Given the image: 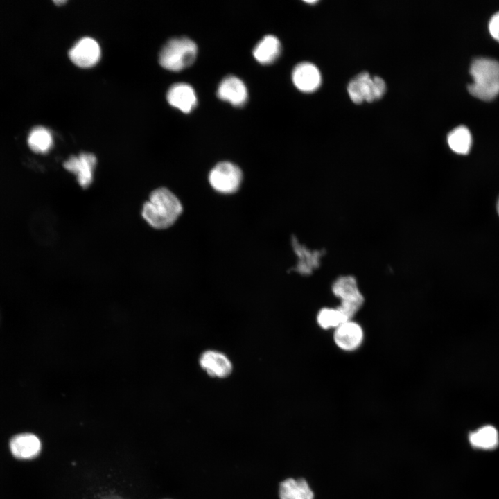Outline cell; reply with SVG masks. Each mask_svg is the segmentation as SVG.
<instances>
[{
    "mask_svg": "<svg viewBox=\"0 0 499 499\" xmlns=\"http://www.w3.org/2000/svg\"><path fill=\"white\" fill-rule=\"evenodd\" d=\"M374 89L375 99H380L386 90L385 82L383 78L378 76H374L372 78Z\"/></svg>",
    "mask_w": 499,
    "mask_h": 499,
    "instance_id": "23",
    "label": "cell"
},
{
    "mask_svg": "<svg viewBox=\"0 0 499 499\" xmlns=\"http://www.w3.org/2000/svg\"><path fill=\"white\" fill-rule=\"evenodd\" d=\"M182 211L178 198L168 189L159 187L150 194L143 205L141 215L152 227L163 229L172 226Z\"/></svg>",
    "mask_w": 499,
    "mask_h": 499,
    "instance_id": "1",
    "label": "cell"
},
{
    "mask_svg": "<svg viewBox=\"0 0 499 499\" xmlns=\"http://www.w3.org/2000/svg\"><path fill=\"white\" fill-rule=\"evenodd\" d=\"M280 499H314V492L304 478H288L279 485Z\"/></svg>",
    "mask_w": 499,
    "mask_h": 499,
    "instance_id": "16",
    "label": "cell"
},
{
    "mask_svg": "<svg viewBox=\"0 0 499 499\" xmlns=\"http://www.w3.org/2000/svg\"><path fill=\"white\" fill-rule=\"evenodd\" d=\"M364 333L362 327L351 320L341 324L335 329L333 339L336 345L344 351H351L362 344Z\"/></svg>",
    "mask_w": 499,
    "mask_h": 499,
    "instance_id": "9",
    "label": "cell"
},
{
    "mask_svg": "<svg viewBox=\"0 0 499 499\" xmlns=\"http://www.w3.org/2000/svg\"><path fill=\"white\" fill-rule=\"evenodd\" d=\"M28 143L33 151L37 153H46L53 146L51 133L44 127H36L30 132Z\"/></svg>",
    "mask_w": 499,
    "mask_h": 499,
    "instance_id": "20",
    "label": "cell"
},
{
    "mask_svg": "<svg viewBox=\"0 0 499 499\" xmlns=\"http://www.w3.org/2000/svg\"><path fill=\"white\" fill-rule=\"evenodd\" d=\"M281 49V44L278 38L268 35L256 44L253 50V55L261 64H268L277 60Z\"/></svg>",
    "mask_w": 499,
    "mask_h": 499,
    "instance_id": "17",
    "label": "cell"
},
{
    "mask_svg": "<svg viewBox=\"0 0 499 499\" xmlns=\"http://www.w3.org/2000/svg\"><path fill=\"white\" fill-rule=\"evenodd\" d=\"M469 440L474 448L490 450L496 448L498 445L499 435L495 427L487 425L470 432Z\"/></svg>",
    "mask_w": 499,
    "mask_h": 499,
    "instance_id": "18",
    "label": "cell"
},
{
    "mask_svg": "<svg viewBox=\"0 0 499 499\" xmlns=\"http://www.w3.org/2000/svg\"><path fill=\"white\" fill-rule=\"evenodd\" d=\"M293 249L298 256V262L294 270L307 275L319 266L322 251H310L299 244L295 236L292 238Z\"/></svg>",
    "mask_w": 499,
    "mask_h": 499,
    "instance_id": "15",
    "label": "cell"
},
{
    "mask_svg": "<svg viewBox=\"0 0 499 499\" xmlns=\"http://www.w3.org/2000/svg\"><path fill=\"white\" fill-rule=\"evenodd\" d=\"M347 321L338 307L335 308H323L317 315V322L319 326L324 329H336Z\"/></svg>",
    "mask_w": 499,
    "mask_h": 499,
    "instance_id": "21",
    "label": "cell"
},
{
    "mask_svg": "<svg viewBox=\"0 0 499 499\" xmlns=\"http://www.w3.org/2000/svg\"><path fill=\"white\" fill-rule=\"evenodd\" d=\"M243 180L240 168L229 161L217 164L209 174L211 187L218 193H234L238 191Z\"/></svg>",
    "mask_w": 499,
    "mask_h": 499,
    "instance_id": "5",
    "label": "cell"
},
{
    "mask_svg": "<svg viewBox=\"0 0 499 499\" xmlns=\"http://www.w3.org/2000/svg\"><path fill=\"white\" fill-rule=\"evenodd\" d=\"M96 156L90 152H82L78 156H71L64 164V168L76 175L78 183L83 188H88L94 180V171L96 166Z\"/></svg>",
    "mask_w": 499,
    "mask_h": 499,
    "instance_id": "6",
    "label": "cell"
},
{
    "mask_svg": "<svg viewBox=\"0 0 499 499\" xmlns=\"http://www.w3.org/2000/svg\"><path fill=\"white\" fill-rule=\"evenodd\" d=\"M217 96L234 106H242L247 100V90L240 78L228 76L218 85Z\"/></svg>",
    "mask_w": 499,
    "mask_h": 499,
    "instance_id": "10",
    "label": "cell"
},
{
    "mask_svg": "<svg viewBox=\"0 0 499 499\" xmlns=\"http://www.w3.org/2000/svg\"><path fill=\"white\" fill-rule=\"evenodd\" d=\"M488 29L491 36L499 42V11L491 17L488 24Z\"/></svg>",
    "mask_w": 499,
    "mask_h": 499,
    "instance_id": "22",
    "label": "cell"
},
{
    "mask_svg": "<svg viewBox=\"0 0 499 499\" xmlns=\"http://www.w3.org/2000/svg\"><path fill=\"white\" fill-rule=\"evenodd\" d=\"M295 86L300 91L310 93L319 88L322 82L320 72L312 63L304 62L296 65L292 73Z\"/></svg>",
    "mask_w": 499,
    "mask_h": 499,
    "instance_id": "8",
    "label": "cell"
},
{
    "mask_svg": "<svg viewBox=\"0 0 499 499\" xmlns=\"http://www.w3.org/2000/svg\"><path fill=\"white\" fill-rule=\"evenodd\" d=\"M347 91L351 100L356 104L376 100L372 78L366 71L358 73L349 82Z\"/></svg>",
    "mask_w": 499,
    "mask_h": 499,
    "instance_id": "14",
    "label": "cell"
},
{
    "mask_svg": "<svg viewBox=\"0 0 499 499\" xmlns=\"http://www.w3.org/2000/svg\"><path fill=\"white\" fill-rule=\"evenodd\" d=\"M110 499H116V498H110Z\"/></svg>",
    "mask_w": 499,
    "mask_h": 499,
    "instance_id": "26",
    "label": "cell"
},
{
    "mask_svg": "<svg viewBox=\"0 0 499 499\" xmlns=\"http://www.w3.org/2000/svg\"><path fill=\"white\" fill-rule=\"evenodd\" d=\"M41 448L40 439L31 433L15 435L10 442V449L12 455L21 459L35 458L40 454Z\"/></svg>",
    "mask_w": 499,
    "mask_h": 499,
    "instance_id": "12",
    "label": "cell"
},
{
    "mask_svg": "<svg viewBox=\"0 0 499 499\" xmlns=\"http://www.w3.org/2000/svg\"><path fill=\"white\" fill-rule=\"evenodd\" d=\"M197 51L195 43L191 39L186 37L172 38L162 47L159 62L167 70L179 71L193 63Z\"/></svg>",
    "mask_w": 499,
    "mask_h": 499,
    "instance_id": "3",
    "label": "cell"
},
{
    "mask_svg": "<svg viewBox=\"0 0 499 499\" xmlns=\"http://www.w3.org/2000/svg\"><path fill=\"white\" fill-rule=\"evenodd\" d=\"M447 142L450 148L455 153L466 155L472 146L471 133L467 127L459 125L448 133Z\"/></svg>",
    "mask_w": 499,
    "mask_h": 499,
    "instance_id": "19",
    "label": "cell"
},
{
    "mask_svg": "<svg viewBox=\"0 0 499 499\" xmlns=\"http://www.w3.org/2000/svg\"><path fill=\"white\" fill-rule=\"evenodd\" d=\"M200 365L211 377L225 378L232 371V363L227 356L214 350L204 351L200 356Z\"/></svg>",
    "mask_w": 499,
    "mask_h": 499,
    "instance_id": "11",
    "label": "cell"
},
{
    "mask_svg": "<svg viewBox=\"0 0 499 499\" xmlns=\"http://www.w3.org/2000/svg\"><path fill=\"white\" fill-rule=\"evenodd\" d=\"M332 291L340 299L338 308L347 321L351 320L364 303L356 279L350 275L340 277L333 282Z\"/></svg>",
    "mask_w": 499,
    "mask_h": 499,
    "instance_id": "4",
    "label": "cell"
},
{
    "mask_svg": "<svg viewBox=\"0 0 499 499\" xmlns=\"http://www.w3.org/2000/svg\"><path fill=\"white\" fill-rule=\"evenodd\" d=\"M497 210H498V214H499V200H498V204H497Z\"/></svg>",
    "mask_w": 499,
    "mask_h": 499,
    "instance_id": "25",
    "label": "cell"
},
{
    "mask_svg": "<svg viewBox=\"0 0 499 499\" xmlns=\"http://www.w3.org/2000/svg\"><path fill=\"white\" fill-rule=\"evenodd\" d=\"M167 100L170 105L184 113L190 112L197 105V97L193 87L186 83L173 85L167 92Z\"/></svg>",
    "mask_w": 499,
    "mask_h": 499,
    "instance_id": "13",
    "label": "cell"
},
{
    "mask_svg": "<svg viewBox=\"0 0 499 499\" xmlns=\"http://www.w3.org/2000/svg\"><path fill=\"white\" fill-rule=\"evenodd\" d=\"M469 73L473 78L468 91L473 96L484 101H490L499 95V61L480 57L474 59Z\"/></svg>",
    "mask_w": 499,
    "mask_h": 499,
    "instance_id": "2",
    "label": "cell"
},
{
    "mask_svg": "<svg viewBox=\"0 0 499 499\" xmlns=\"http://www.w3.org/2000/svg\"><path fill=\"white\" fill-rule=\"evenodd\" d=\"M69 56L76 65L83 68L91 67L98 62L100 48L94 39L82 37L69 50Z\"/></svg>",
    "mask_w": 499,
    "mask_h": 499,
    "instance_id": "7",
    "label": "cell"
},
{
    "mask_svg": "<svg viewBox=\"0 0 499 499\" xmlns=\"http://www.w3.org/2000/svg\"><path fill=\"white\" fill-rule=\"evenodd\" d=\"M54 2L57 4H60V3L62 4V3H65L66 1H55Z\"/></svg>",
    "mask_w": 499,
    "mask_h": 499,
    "instance_id": "24",
    "label": "cell"
}]
</instances>
